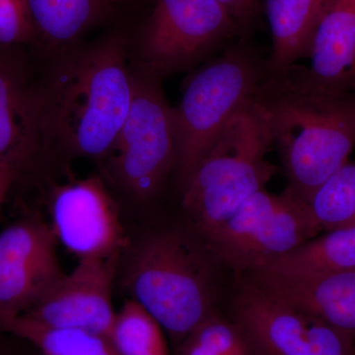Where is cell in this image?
<instances>
[{
  "label": "cell",
  "instance_id": "cell-8",
  "mask_svg": "<svg viewBox=\"0 0 355 355\" xmlns=\"http://www.w3.org/2000/svg\"><path fill=\"white\" fill-rule=\"evenodd\" d=\"M238 28L217 0H156L137 39V69L158 78L190 69Z\"/></svg>",
  "mask_w": 355,
  "mask_h": 355
},
{
  "label": "cell",
  "instance_id": "cell-4",
  "mask_svg": "<svg viewBox=\"0 0 355 355\" xmlns=\"http://www.w3.org/2000/svg\"><path fill=\"white\" fill-rule=\"evenodd\" d=\"M272 147L270 110L261 91L224 125L182 190L183 209L198 239L265 190L277 171L266 159Z\"/></svg>",
  "mask_w": 355,
  "mask_h": 355
},
{
  "label": "cell",
  "instance_id": "cell-11",
  "mask_svg": "<svg viewBox=\"0 0 355 355\" xmlns=\"http://www.w3.org/2000/svg\"><path fill=\"white\" fill-rule=\"evenodd\" d=\"M121 254L79 259L22 316L53 329L108 336L116 318L113 288Z\"/></svg>",
  "mask_w": 355,
  "mask_h": 355
},
{
  "label": "cell",
  "instance_id": "cell-5",
  "mask_svg": "<svg viewBox=\"0 0 355 355\" xmlns=\"http://www.w3.org/2000/svg\"><path fill=\"white\" fill-rule=\"evenodd\" d=\"M266 64L251 51L231 49L198 69L174 108L177 156L174 173L183 190L224 125L263 91Z\"/></svg>",
  "mask_w": 355,
  "mask_h": 355
},
{
  "label": "cell",
  "instance_id": "cell-19",
  "mask_svg": "<svg viewBox=\"0 0 355 355\" xmlns=\"http://www.w3.org/2000/svg\"><path fill=\"white\" fill-rule=\"evenodd\" d=\"M1 331L31 343L43 355H120L108 336L67 329H53L18 317Z\"/></svg>",
  "mask_w": 355,
  "mask_h": 355
},
{
  "label": "cell",
  "instance_id": "cell-16",
  "mask_svg": "<svg viewBox=\"0 0 355 355\" xmlns=\"http://www.w3.org/2000/svg\"><path fill=\"white\" fill-rule=\"evenodd\" d=\"M324 3V0H266L272 38V55L266 62L270 76H282L294 62L309 55Z\"/></svg>",
  "mask_w": 355,
  "mask_h": 355
},
{
  "label": "cell",
  "instance_id": "cell-13",
  "mask_svg": "<svg viewBox=\"0 0 355 355\" xmlns=\"http://www.w3.org/2000/svg\"><path fill=\"white\" fill-rule=\"evenodd\" d=\"M43 161L35 79L24 46H0V164L18 175Z\"/></svg>",
  "mask_w": 355,
  "mask_h": 355
},
{
  "label": "cell",
  "instance_id": "cell-12",
  "mask_svg": "<svg viewBox=\"0 0 355 355\" xmlns=\"http://www.w3.org/2000/svg\"><path fill=\"white\" fill-rule=\"evenodd\" d=\"M49 209L58 243L78 260L123 253L128 246L118 205L101 177L58 184Z\"/></svg>",
  "mask_w": 355,
  "mask_h": 355
},
{
  "label": "cell",
  "instance_id": "cell-9",
  "mask_svg": "<svg viewBox=\"0 0 355 355\" xmlns=\"http://www.w3.org/2000/svg\"><path fill=\"white\" fill-rule=\"evenodd\" d=\"M258 355H355V340L245 277L233 305Z\"/></svg>",
  "mask_w": 355,
  "mask_h": 355
},
{
  "label": "cell",
  "instance_id": "cell-6",
  "mask_svg": "<svg viewBox=\"0 0 355 355\" xmlns=\"http://www.w3.org/2000/svg\"><path fill=\"white\" fill-rule=\"evenodd\" d=\"M176 156L174 108L160 78L137 69L127 118L102 163L105 174L130 202H148L174 172Z\"/></svg>",
  "mask_w": 355,
  "mask_h": 355
},
{
  "label": "cell",
  "instance_id": "cell-17",
  "mask_svg": "<svg viewBox=\"0 0 355 355\" xmlns=\"http://www.w3.org/2000/svg\"><path fill=\"white\" fill-rule=\"evenodd\" d=\"M111 0H27L37 46L50 55L78 44L94 27Z\"/></svg>",
  "mask_w": 355,
  "mask_h": 355
},
{
  "label": "cell",
  "instance_id": "cell-7",
  "mask_svg": "<svg viewBox=\"0 0 355 355\" xmlns=\"http://www.w3.org/2000/svg\"><path fill=\"white\" fill-rule=\"evenodd\" d=\"M321 232L308 203L289 189L277 196L261 190L200 240L216 263L244 277L265 270Z\"/></svg>",
  "mask_w": 355,
  "mask_h": 355
},
{
  "label": "cell",
  "instance_id": "cell-3",
  "mask_svg": "<svg viewBox=\"0 0 355 355\" xmlns=\"http://www.w3.org/2000/svg\"><path fill=\"white\" fill-rule=\"evenodd\" d=\"M125 250L123 282L130 300L178 345L216 312V261L193 233L154 231Z\"/></svg>",
  "mask_w": 355,
  "mask_h": 355
},
{
  "label": "cell",
  "instance_id": "cell-15",
  "mask_svg": "<svg viewBox=\"0 0 355 355\" xmlns=\"http://www.w3.org/2000/svg\"><path fill=\"white\" fill-rule=\"evenodd\" d=\"M263 291L319 318L355 340V270L284 275L257 272L244 275Z\"/></svg>",
  "mask_w": 355,
  "mask_h": 355
},
{
  "label": "cell",
  "instance_id": "cell-23",
  "mask_svg": "<svg viewBox=\"0 0 355 355\" xmlns=\"http://www.w3.org/2000/svg\"><path fill=\"white\" fill-rule=\"evenodd\" d=\"M36 43V33L27 0H0V46H28Z\"/></svg>",
  "mask_w": 355,
  "mask_h": 355
},
{
  "label": "cell",
  "instance_id": "cell-24",
  "mask_svg": "<svg viewBox=\"0 0 355 355\" xmlns=\"http://www.w3.org/2000/svg\"><path fill=\"white\" fill-rule=\"evenodd\" d=\"M238 26H246L253 22L260 11L259 0H217Z\"/></svg>",
  "mask_w": 355,
  "mask_h": 355
},
{
  "label": "cell",
  "instance_id": "cell-2",
  "mask_svg": "<svg viewBox=\"0 0 355 355\" xmlns=\"http://www.w3.org/2000/svg\"><path fill=\"white\" fill-rule=\"evenodd\" d=\"M270 114L273 147L288 189L309 202L315 191L345 163L355 146L354 93L322 94L288 73L270 76L263 89Z\"/></svg>",
  "mask_w": 355,
  "mask_h": 355
},
{
  "label": "cell",
  "instance_id": "cell-20",
  "mask_svg": "<svg viewBox=\"0 0 355 355\" xmlns=\"http://www.w3.org/2000/svg\"><path fill=\"white\" fill-rule=\"evenodd\" d=\"M108 338L120 355H169L164 330L130 299L116 312Z\"/></svg>",
  "mask_w": 355,
  "mask_h": 355
},
{
  "label": "cell",
  "instance_id": "cell-10",
  "mask_svg": "<svg viewBox=\"0 0 355 355\" xmlns=\"http://www.w3.org/2000/svg\"><path fill=\"white\" fill-rule=\"evenodd\" d=\"M50 223L23 217L0 232V331L43 297L64 272Z\"/></svg>",
  "mask_w": 355,
  "mask_h": 355
},
{
  "label": "cell",
  "instance_id": "cell-27",
  "mask_svg": "<svg viewBox=\"0 0 355 355\" xmlns=\"http://www.w3.org/2000/svg\"><path fill=\"white\" fill-rule=\"evenodd\" d=\"M112 2L113 1H121V0H111Z\"/></svg>",
  "mask_w": 355,
  "mask_h": 355
},
{
  "label": "cell",
  "instance_id": "cell-22",
  "mask_svg": "<svg viewBox=\"0 0 355 355\" xmlns=\"http://www.w3.org/2000/svg\"><path fill=\"white\" fill-rule=\"evenodd\" d=\"M178 355L258 354L242 327L216 312L182 340Z\"/></svg>",
  "mask_w": 355,
  "mask_h": 355
},
{
  "label": "cell",
  "instance_id": "cell-18",
  "mask_svg": "<svg viewBox=\"0 0 355 355\" xmlns=\"http://www.w3.org/2000/svg\"><path fill=\"white\" fill-rule=\"evenodd\" d=\"M350 270H355V224L326 231L261 270L310 275Z\"/></svg>",
  "mask_w": 355,
  "mask_h": 355
},
{
  "label": "cell",
  "instance_id": "cell-21",
  "mask_svg": "<svg viewBox=\"0 0 355 355\" xmlns=\"http://www.w3.org/2000/svg\"><path fill=\"white\" fill-rule=\"evenodd\" d=\"M308 205L322 231L355 224V163H345L329 178Z\"/></svg>",
  "mask_w": 355,
  "mask_h": 355
},
{
  "label": "cell",
  "instance_id": "cell-26",
  "mask_svg": "<svg viewBox=\"0 0 355 355\" xmlns=\"http://www.w3.org/2000/svg\"><path fill=\"white\" fill-rule=\"evenodd\" d=\"M352 93H354V100H355V79L354 81V84H352Z\"/></svg>",
  "mask_w": 355,
  "mask_h": 355
},
{
  "label": "cell",
  "instance_id": "cell-1",
  "mask_svg": "<svg viewBox=\"0 0 355 355\" xmlns=\"http://www.w3.org/2000/svg\"><path fill=\"white\" fill-rule=\"evenodd\" d=\"M130 55L128 39L116 33L51 55L35 79L43 160L55 155L103 163L132 104Z\"/></svg>",
  "mask_w": 355,
  "mask_h": 355
},
{
  "label": "cell",
  "instance_id": "cell-14",
  "mask_svg": "<svg viewBox=\"0 0 355 355\" xmlns=\"http://www.w3.org/2000/svg\"><path fill=\"white\" fill-rule=\"evenodd\" d=\"M309 69L291 74L322 94L352 93L355 79V0H328L311 43Z\"/></svg>",
  "mask_w": 355,
  "mask_h": 355
},
{
  "label": "cell",
  "instance_id": "cell-28",
  "mask_svg": "<svg viewBox=\"0 0 355 355\" xmlns=\"http://www.w3.org/2000/svg\"><path fill=\"white\" fill-rule=\"evenodd\" d=\"M324 1H326V2H327V1H328V0H324Z\"/></svg>",
  "mask_w": 355,
  "mask_h": 355
},
{
  "label": "cell",
  "instance_id": "cell-25",
  "mask_svg": "<svg viewBox=\"0 0 355 355\" xmlns=\"http://www.w3.org/2000/svg\"><path fill=\"white\" fill-rule=\"evenodd\" d=\"M18 177L19 175L11 168L0 164V207L3 205L7 193Z\"/></svg>",
  "mask_w": 355,
  "mask_h": 355
}]
</instances>
